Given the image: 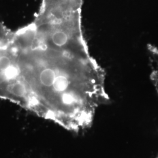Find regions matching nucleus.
<instances>
[{
  "label": "nucleus",
  "instance_id": "obj_4",
  "mask_svg": "<svg viewBox=\"0 0 158 158\" xmlns=\"http://www.w3.org/2000/svg\"><path fill=\"white\" fill-rule=\"evenodd\" d=\"M158 158V157H157V158Z\"/></svg>",
  "mask_w": 158,
  "mask_h": 158
},
{
  "label": "nucleus",
  "instance_id": "obj_2",
  "mask_svg": "<svg viewBox=\"0 0 158 158\" xmlns=\"http://www.w3.org/2000/svg\"><path fill=\"white\" fill-rule=\"evenodd\" d=\"M20 73L19 68L15 65L11 64L4 70V76L8 80H13L18 77Z\"/></svg>",
  "mask_w": 158,
  "mask_h": 158
},
{
  "label": "nucleus",
  "instance_id": "obj_3",
  "mask_svg": "<svg viewBox=\"0 0 158 158\" xmlns=\"http://www.w3.org/2000/svg\"><path fill=\"white\" fill-rule=\"evenodd\" d=\"M11 65V60L8 57L2 56L0 57V70H5Z\"/></svg>",
  "mask_w": 158,
  "mask_h": 158
},
{
  "label": "nucleus",
  "instance_id": "obj_1",
  "mask_svg": "<svg viewBox=\"0 0 158 158\" xmlns=\"http://www.w3.org/2000/svg\"><path fill=\"white\" fill-rule=\"evenodd\" d=\"M6 90L12 96L18 98L24 97L28 93L27 87L21 81H17L8 85L6 87Z\"/></svg>",
  "mask_w": 158,
  "mask_h": 158
}]
</instances>
